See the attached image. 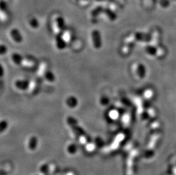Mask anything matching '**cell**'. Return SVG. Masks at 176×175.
<instances>
[{
	"mask_svg": "<svg viewBox=\"0 0 176 175\" xmlns=\"http://www.w3.org/2000/svg\"><path fill=\"white\" fill-rule=\"evenodd\" d=\"M92 38L94 47L96 49L100 48L101 46V39L99 32L97 30H94L92 33Z\"/></svg>",
	"mask_w": 176,
	"mask_h": 175,
	"instance_id": "1",
	"label": "cell"
},
{
	"mask_svg": "<svg viewBox=\"0 0 176 175\" xmlns=\"http://www.w3.org/2000/svg\"><path fill=\"white\" fill-rule=\"evenodd\" d=\"M11 37L13 38V39L17 43H21L23 41V37L21 36V34L19 33L18 30L17 29H12L10 32Z\"/></svg>",
	"mask_w": 176,
	"mask_h": 175,
	"instance_id": "2",
	"label": "cell"
},
{
	"mask_svg": "<svg viewBox=\"0 0 176 175\" xmlns=\"http://www.w3.org/2000/svg\"><path fill=\"white\" fill-rule=\"evenodd\" d=\"M38 140L36 137L33 136L30 137L28 143V148L31 151H34L37 148Z\"/></svg>",
	"mask_w": 176,
	"mask_h": 175,
	"instance_id": "3",
	"label": "cell"
},
{
	"mask_svg": "<svg viewBox=\"0 0 176 175\" xmlns=\"http://www.w3.org/2000/svg\"><path fill=\"white\" fill-rule=\"evenodd\" d=\"M29 83L27 80H20L15 82V86L18 89L21 90H25L29 87Z\"/></svg>",
	"mask_w": 176,
	"mask_h": 175,
	"instance_id": "4",
	"label": "cell"
},
{
	"mask_svg": "<svg viewBox=\"0 0 176 175\" xmlns=\"http://www.w3.org/2000/svg\"><path fill=\"white\" fill-rule=\"evenodd\" d=\"M66 104L68 107L71 108H74L78 105V100L75 97L71 96V97H68L67 99Z\"/></svg>",
	"mask_w": 176,
	"mask_h": 175,
	"instance_id": "5",
	"label": "cell"
},
{
	"mask_svg": "<svg viewBox=\"0 0 176 175\" xmlns=\"http://www.w3.org/2000/svg\"><path fill=\"white\" fill-rule=\"evenodd\" d=\"M67 151L71 155H74L78 151V147L74 143H71L68 145L67 147Z\"/></svg>",
	"mask_w": 176,
	"mask_h": 175,
	"instance_id": "6",
	"label": "cell"
},
{
	"mask_svg": "<svg viewBox=\"0 0 176 175\" xmlns=\"http://www.w3.org/2000/svg\"><path fill=\"white\" fill-rule=\"evenodd\" d=\"M47 69V64L45 63H42L40 65L39 70L38 71V75L39 76H42L45 75V72L46 71Z\"/></svg>",
	"mask_w": 176,
	"mask_h": 175,
	"instance_id": "7",
	"label": "cell"
},
{
	"mask_svg": "<svg viewBox=\"0 0 176 175\" xmlns=\"http://www.w3.org/2000/svg\"><path fill=\"white\" fill-rule=\"evenodd\" d=\"M39 171L43 175L49 174L50 171V166L47 164H44L42 165L39 168Z\"/></svg>",
	"mask_w": 176,
	"mask_h": 175,
	"instance_id": "8",
	"label": "cell"
},
{
	"mask_svg": "<svg viewBox=\"0 0 176 175\" xmlns=\"http://www.w3.org/2000/svg\"><path fill=\"white\" fill-rule=\"evenodd\" d=\"M65 42H66L64 41L63 38H57L56 39V45L58 49H60V50L64 49L65 46H66Z\"/></svg>",
	"mask_w": 176,
	"mask_h": 175,
	"instance_id": "9",
	"label": "cell"
},
{
	"mask_svg": "<svg viewBox=\"0 0 176 175\" xmlns=\"http://www.w3.org/2000/svg\"><path fill=\"white\" fill-rule=\"evenodd\" d=\"M45 78L50 82H53L55 80V76L51 71L46 72L45 74Z\"/></svg>",
	"mask_w": 176,
	"mask_h": 175,
	"instance_id": "10",
	"label": "cell"
},
{
	"mask_svg": "<svg viewBox=\"0 0 176 175\" xmlns=\"http://www.w3.org/2000/svg\"><path fill=\"white\" fill-rule=\"evenodd\" d=\"M12 60L15 63V64H21L23 59L20 55L18 54H14L11 56Z\"/></svg>",
	"mask_w": 176,
	"mask_h": 175,
	"instance_id": "11",
	"label": "cell"
},
{
	"mask_svg": "<svg viewBox=\"0 0 176 175\" xmlns=\"http://www.w3.org/2000/svg\"><path fill=\"white\" fill-rule=\"evenodd\" d=\"M8 126V122L5 120L0 121V134L3 133L7 129Z\"/></svg>",
	"mask_w": 176,
	"mask_h": 175,
	"instance_id": "12",
	"label": "cell"
},
{
	"mask_svg": "<svg viewBox=\"0 0 176 175\" xmlns=\"http://www.w3.org/2000/svg\"><path fill=\"white\" fill-rule=\"evenodd\" d=\"M21 64L24 67H31L34 66V63L32 61L23 59Z\"/></svg>",
	"mask_w": 176,
	"mask_h": 175,
	"instance_id": "13",
	"label": "cell"
},
{
	"mask_svg": "<svg viewBox=\"0 0 176 175\" xmlns=\"http://www.w3.org/2000/svg\"><path fill=\"white\" fill-rule=\"evenodd\" d=\"M36 87H37V82L35 81H34V80H32L29 83L28 88H29V91L31 92H32L35 89Z\"/></svg>",
	"mask_w": 176,
	"mask_h": 175,
	"instance_id": "14",
	"label": "cell"
},
{
	"mask_svg": "<svg viewBox=\"0 0 176 175\" xmlns=\"http://www.w3.org/2000/svg\"><path fill=\"white\" fill-rule=\"evenodd\" d=\"M63 39L64 41L66 42H68L70 41V39H71V35H70V33H69V32H68V31H66V32H64L63 34Z\"/></svg>",
	"mask_w": 176,
	"mask_h": 175,
	"instance_id": "15",
	"label": "cell"
},
{
	"mask_svg": "<svg viewBox=\"0 0 176 175\" xmlns=\"http://www.w3.org/2000/svg\"><path fill=\"white\" fill-rule=\"evenodd\" d=\"M53 30H54L55 34H59L60 33V29L58 25H57L56 22H54L53 23Z\"/></svg>",
	"mask_w": 176,
	"mask_h": 175,
	"instance_id": "16",
	"label": "cell"
},
{
	"mask_svg": "<svg viewBox=\"0 0 176 175\" xmlns=\"http://www.w3.org/2000/svg\"><path fill=\"white\" fill-rule=\"evenodd\" d=\"M30 25V26H31L32 27H33L34 29H37L38 26H39V24H38V22L37 19H32V20H31Z\"/></svg>",
	"mask_w": 176,
	"mask_h": 175,
	"instance_id": "17",
	"label": "cell"
},
{
	"mask_svg": "<svg viewBox=\"0 0 176 175\" xmlns=\"http://www.w3.org/2000/svg\"><path fill=\"white\" fill-rule=\"evenodd\" d=\"M57 25L59 27L60 29H62V27L64 26V21L62 18L57 19V21L56 22Z\"/></svg>",
	"mask_w": 176,
	"mask_h": 175,
	"instance_id": "18",
	"label": "cell"
},
{
	"mask_svg": "<svg viewBox=\"0 0 176 175\" xmlns=\"http://www.w3.org/2000/svg\"><path fill=\"white\" fill-rule=\"evenodd\" d=\"M6 51H7L6 47L3 45H0V55H3L4 54H5Z\"/></svg>",
	"mask_w": 176,
	"mask_h": 175,
	"instance_id": "19",
	"label": "cell"
},
{
	"mask_svg": "<svg viewBox=\"0 0 176 175\" xmlns=\"http://www.w3.org/2000/svg\"><path fill=\"white\" fill-rule=\"evenodd\" d=\"M8 175V171L6 169H0V175Z\"/></svg>",
	"mask_w": 176,
	"mask_h": 175,
	"instance_id": "20",
	"label": "cell"
},
{
	"mask_svg": "<svg viewBox=\"0 0 176 175\" xmlns=\"http://www.w3.org/2000/svg\"><path fill=\"white\" fill-rule=\"evenodd\" d=\"M4 75V69L0 65V77Z\"/></svg>",
	"mask_w": 176,
	"mask_h": 175,
	"instance_id": "21",
	"label": "cell"
},
{
	"mask_svg": "<svg viewBox=\"0 0 176 175\" xmlns=\"http://www.w3.org/2000/svg\"><path fill=\"white\" fill-rule=\"evenodd\" d=\"M49 175V174H47V175Z\"/></svg>",
	"mask_w": 176,
	"mask_h": 175,
	"instance_id": "22",
	"label": "cell"
}]
</instances>
